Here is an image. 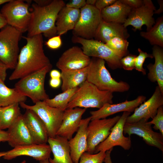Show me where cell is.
<instances>
[{
  "label": "cell",
  "instance_id": "obj_1",
  "mask_svg": "<svg viewBox=\"0 0 163 163\" xmlns=\"http://www.w3.org/2000/svg\"><path fill=\"white\" fill-rule=\"evenodd\" d=\"M22 37L26 43L19 52L16 66L9 78L11 81L20 79L52 64L44 52L42 34Z\"/></svg>",
  "mask_w": 163,
  "mask_h": 163
},
{
  "label": "cell",
  "instance_id": "obj_2",
  "mask_svg": "<svg viewBox=\"0 0 163 163\" xmlns=\"http://www.w3.org/2000/svg\"><path fill=\"white\" fill-rule=\"evenodd\" d=\"M66 4L62 0H53L49 5L40 6L32 4L31 17L27 37L43 34L48 38L57 35L56 22L58 14Z\"/></svg>",
  "mask_w": 163,
  "mask_h": 163
},
{
  "label": "cell",
  "instance_id": "obj_3",
  "mask_svg": "<svg viewBox=\"0 0 163 163\" xmlns=\"http://www.w3.org/2000/svg\"><path fill=\"white\" fill-rule=\"evenodd\" d=\"M113 97V93L101 90L86 81L71 98L67 109L78 107L99 109L106 104H112Z\"/></svg>",
  "mask_w": 163,
  "mask_h": 163
},
{
  "label": "cell",
  "instance_id": "obj_4",
  "mask_svg": "<svg viewBox=\"0 0 163 163\" xmlns=\"http://www.w3.org/2000/svg\"><path fill=\"white\" fill-rule=\"evenodd\" d=\"M103 59L92 57L89 65L86 81L99 89L114 92H123L128 91L130 85L123 81L117 82L111 76Z\"/></svg>",
  "mask_w": 163,
  "mask_h": 163
},
{
  "label": "cell",
  "instance_id": "obj_5",
  "mask_svg": "<svg viewBox=\"0 0 163 163\" xmlns=\"http://www.w3.org/2000/svg\"><path fill=\"white\" fill-rule=\"evenodd\" d=\"M52 68V64L26 76L16 83L14 88L22 95L29 97L34 104L49 98L44 88L46 75Z\"/></svg>",
  "mask_w": 163,
  "mask_h": 163
},
{
  "label": "cell",
  "instance_id": "obj_6",
  "mask_svg": "<svg viewBox=\"0 0 163 163\" xmlns=\"http://www.w3.org/2000/svg\"><path fill=\"white\" fill-rule=\"evenodd\" d=\"M22 35L20 31L8 24L0 31V61L8 69H14L17 65Z\"/></svg>",
  "mask_w": 163,
  "mask_h": 163
},
{
  "label": "cell",
  "instance_id": "obj_7",
  "mask_svg": "<svg viewBox=\"0 0 163 163\" xmlns=\"http://www.w3.org/2000/svg\"><path fill=\"white\" fill-rule=\"evenodd\" d=\"M30 1L10 0L4 4L0 10L7 24L22 34L27 31L30 24L31 13L29 7Z\"/></svg>",
  "mask_w": 163,
  "mask_h": 163
},
{
  "label": "cell",
  "instance_id": "obj_8",
  "mask_svg": "<svg viewBox=\"0 0 163 163\" xmlns=\"http://www.w3.org/2000/svg\"><path fill=\"white\" fill-rule=\"evenodd\" d=\"M73 43L80 44L84 53L89 57H96L104 60L112 69L122 68L120 63L122 56L109 48L106 43L94 39H86L73 36Z\"/></svg>",
  "mask_w": 163,
  "mask_h": 163
},
{
  "label": "cell",
  "instance_id": "obj_9",
  "mask_svg": "<svg viewBox=\"0 0 163 163\" xmlns=\"http://www.w3.org/2000/svg\"><path fill=\"white\" fill-rule=\"evenodd\" d=\"M26 110L34 112L41 119L46 129L49 138H53L61 124L64 111L48 105L44 101L37 102L34 105H30L25 103L19 104Z\"/></svg>",
  "mask_w": 163,
  "mask_h": 163
},
{
  "label": "cell",
  "instance_id": "obj_10",
  "mask_svg": "<svg viewBox=\"0 0 163 163\" xmlns=\"http://www.w3.org/2000/svg\"><path fill=\"white\" fill-rule=\"evenodd\" d=\"M101 20V11L95 6L86 5L80 9L79 19L72 30L73 36L93 39Z\"/></svg>",
  "mask_w": 163,
  "mask_h": 163
},
{
  "label": "cell",
  "instance_id": "obj_11",
  "mask_svg": "<svg viewBox=\"0 0 163 163\" xmlns=\"http://www.w3.org/2000/svg\"><path fill=\"white\" fill-rule=\"evenodd\" d=\"M120 116L91 120L87 127V152L94 154L96 147L104 141L109 135L111 129Z\"/></svg>",
  "mask_w": 163,
  "mask_h": 163
},
{
  "label": "cell",
  "instance_id": "obj_12",
  "mask_svg": "<svg viewBox=\"0 0 163 163\" xmlns=\"http://www.w3.org/2000/svg\"><path fill=\"white\" fill-rule=\"evenodd\" d=\"M131 113L124 112L114 126L106 139L95 148L94 154L100 151L106 152L116 146H121L125 150H129L131 146L130 136L123 135V127L127 117Z\"/></svg>",
  "mask_w": 163,
  "mask_h": 163
},
{
  "label": "cell",
  "instance_id": "obj_13",
  "mask_svg": "<svg viewBox=\"0 0 163 163\" xmlns=\"http://www.w3.org/2000/svg\"><path fill=\"white\" fill-rule=\"evenodd\" d=\"M156 10L151 0H143V4L140 7L132 9L123 25L126 27L132 26L133 30L135 31L141 30L142 26L145 25L148 31L155 23L153 16Z\"/></svg>",
  "mask_w": 163,
  "mask_h": 163
},
{
  "label": "cell",
  "instance_id": "obj_14",
  "mask_svg": "<svg viewBox=\"0 0 163 163\" xmlns=\"http://www.w3.org/2000/svg\"><path fill=\"white\" fill-rule=\"evenodd\" d=\"M152 125L148 122L140 121L133 123H126L123 127V133L129 136L135 134L142 138L147 145L158 148L163 152V135L154 131Z\"/></svg>",
  "mask_w": 163,
  "mask_h": 163
},
{
  "label": "cell",
  "instance_id": "obj_15",
  "mask_svg": "<svg viewBox=\"0 0 163 163\" xmlns=\"http://www.w3.org/2000/svg\"><path fill=\"white\" fill-rule=\"evenodd\" d=\"M163 105V94L158 86L152 96L145 101L134 110L133 113L129 116L126 122L133 123L140 121L148 122L156 114L158 108Z\"/></svg>",
  "mask_w": 163,
  "mask_h": 163
},
{
  "label": "cell",
  "instance_id": "obj_16",
  "mask_svg": "<svg viewBox=\"0 0 163 163\" xmlns=\"http://www.w3.org/2000/svg\"><path fill=\"white\" fill-rule=\"evenodd\" d=\"M91 60L90 57L84 53L82 49L74 46L63 53L56 66L61 71L79 69L88 66Z\"/></svg>",
  "mask_w": 163,
  "mask_h": 163
},
{
  "label": "cell",
  "instance_id": "obj_17",
  "mask_svg": "<svg viewBox=\"0 0 163 163\" xmlns=\"http://www.w3.org/2000/svg\"><path fill=\"white\" fill-rule=\"evenodd\" d=\"M51 152L49 144H32L15 147L6 152L3 158L10 160L20 156H27L40 161L48 159Z\"/></svg>",
  "mask_w": 163,
  "mask_h": 163
},
{
  "label": "cell",
  "instance_id": "obj_18",
  "mask_svg": "<svg viewBox=\"0 0 163 163\" xmlns=\"http://www.w3.org/2000/svg\"><path fill=\"white\" fill-rule=\"evenodd\" d=\"M146 97L139 95L131 101L127 100L117 104H107L98 110L90 112L91 120L106 118L107 117L121 112H132L143 102Z\"/></svg>",
  "mask_w": 163,
  "mask_h": 163
},
{
  "label": "cell",
  "instance_id": "obj_19",
  "mask_svg": "<svg viewBox=\"0 0 163 163\" xmlns=\"http://www.w3.org/2000/svg\"><path fill=\"white\" fill-rule=\"evenodd\" d=\"M86 108L75 107L67 109L64 111L61 124L56 133L58 135L67 139L72 137L77 132Z\"/></svg>",
  "mask_w": 163,
  "mask_h": 163
},
{
  "label": "cell",
  "instance_id": "obj_20",
  "mask_svg": "<svg viewBox=\"0 0 163 163\" xmlns=\"http://www.w3.org/2000/svg\"><path fill=\"white\" fill-rule=\"evenodd\" d=\"M91 117L82 119L76 135L68 140L70 156L74 163H78L80 156L88 148L87 127Z\"/></svg>",
  "mask_w": 163,
  "mask_h": 163
},
{
  "label": "cell",
  "instance_id": "obj_21",
  "mask_svg": "<svg viewBox=\"0 0 163 163\" xmlns=\"http://www.w3.org/2000/svg\"><path fill=\"white\" fill-rule=\"evenodd\" d=\"M26 110L23 119L34 143L47 144L49 137L44 124L34 112Z\"/></svg>",
  "mask_w": 163,
  "mask_h": 163
},
{
  "label": "cell",
  "instance_id": "obj_22",
  "mask_svg": "<svg viewBox=\"0 0 163 163\" xmlns=\"http://www.w3.org/2000/svg\"><path fill=\"white\" fill-rule=\"evenodd\" d=\"M7 142L13 148L34 144L21 114L8 129Z\"/></svg>",
  "mask_w": 163,
  "mask_h": 163
},
{
  "label": "cell",
  "instance_id": "obj_23",
  "mask_svg": "<svg viewBox=\"0 0 163 163\" xmlns=\"http://www.w3.org/2000/svg\"><path fill=\"white\" fill-rule=\"evenodd\" d=\"M130 36L123 24L102 20L96 32L94 39L106 43L112 38L120 37L127 40Z\"/></svg>",
  "mask_w": 163,
  "mask_h": 163
},
{
  "label": "cell",
  "instance_id": "obj_24",
  "mask_svg": "<svg viewBox=\"0 0 163 163\" xmlns=\"http://www.w3.org/2000/svg\"><path fill=\"white\" fill-rule=\"evenodd\" d=\"M47 143L53 156V158L49 159L50 163H74L67 139L56 135L53 138H49Z\"/></svg>",
  "mask_w": 163,
  "mask_h": 163
},
{
  "label": "cell",
  "instance_id": "obj_25",
  "mask_svg": "<svg viewBox=\"0 0 163 163\" xmlns=\"http://www.w3.org/2000/svg\"><path fill=\"white\" fill-rule=\"evenodd\" d=\"M80 9L63 7L59 12L56 22L57 35L61 36L74 28L79 19Z\"/></svg>",
  "mask_w": 163,
  "mask_h": 163
},
{
  "label": "cell",
  "instance_id": "obj_26",
  "mask_svg": "<svg viewBox=\"0 0 163 163\" xmlns=\"http://www.w3.org/2000/svg\"><path fill=\"white\" fill-rule=\"evenodd\" d=\"M132 9L120 0H117L114 3L101 11V18L105 22L123 24Z\"/></svg>",
  "mask_w": 163,
  "mask_h": 163
},
{
  "label": "cell",
  "instance_id": "obj_27",
  "mask_svg": "<svg viewBox=\"0 0 163 163\" xmlns=\"http://www.w3.org/2000/svg\"><path fill=\"white\" fill-rule=\"evenodd\" d=\"M152 55L155 58L154 64L149 63L147 66L149 70L148 78L151 82H156L163 94V50L162 47L154 46Z\"/></svg>",
  "mask_w": 163,
  "mask_h": 163
},
{
  "label": "cell",
  "instance_id": "obj_28",
  "mask_svg": "<svg viewBox=\"0 0 163 163\" xmlns=\"http://www.w3.org/2000/svg\"><path fill=\"white\" fill-rule=\"evenodd\" d=\"M88 66L81 69L61 71V89L62 92L78 87L86 81Z\"/></svg>",
  "mask_w": 163,
  "mask_h": 163
},
{
  "label": "cell",
  "instance_id": "obj_29",
  "mask_svg": "<svg viewBox=\"0 0 163 163\" xmlns=\"http://www.w3.org/2000/svg\"><path fill=\"white\" fill-rule=\"evenodd\" d=\"M27 97L14 88L7 87L4 82L0 80V107H5L15 104L25 103Z\"/></svg>",
  "mask_w": 163,
  "mask_h": 163
},
{
  "label": "cell",
  "instance_id": "obj_30",
  "mask_svg": "<svg viewBox=\"0 0 163 163\" xmlns=\"http://www.w3.org/2000/svg\"><path fill=\"white\" fill-rule=\"evenodd\" d=\"M140 36L149 41L151 45L163 47V16L159 17L151 29L141 31Z\"/></svg>",
  "mask_w": 163,
  "mask_h": 163
},
{
  "label": "cell",
  "instance_id": "obj_31",
  "mask_svg": "<svg viewBox=\"0 0 163 163\" xmlns=\"http://www.w3.org/2000/svg\"><path fill=\"white\" fill-rule=\"evenodd\" d=\"M18 104L5 107L0 120V129H8L22 114Z\"/></svg>",
  "mask_w": 163,
  "mask_h": 163
},
{
  "label": "cell",
  "instance_id": "obj_32",
  "mask_svg": "<svg viewBox=\"0 0 163 163\" xmlns=\"http://www.w3.org/2000/svg\"><path fill=\"white\" fill-rule=\"evenodd\" d=\"M79 87L67 90L56 95L53 98H49L44 101L50 106L64 111L67 109L71 99Z\"/></svg>",
  "mask_w": 163,
  "mask_h": 163
},
{
  "label": "cell",
  "instance_id": "obj_33",
  "mask_svg": "<svg viewBox=\"0 0 163 163\" xmlns=\"http://www.w3.org/2000/svg\"><path fill=\"white\" fill-rule=\"evenodd\" d=\"M106 44L112 50L123 57L129 53L128 49L129 42L126 39L115 37L108 41Z\"/></svg>",
  "mask_w": 163,
  "mask_h": 163
},
{
  "label": "cell",
  "instance_id": "obj_34",
  "mask_svg": "<svg viewBox=\"0 0 163 163\" xmlns=\"http://www.w3.org/2000/svg\"><path fill=\"white\" fill-rule=\"evenodd\" d=\"M105 156L106 152L103 151L93 154L85 152L80 156L78 163H103Z\"/></svg>",
  "mask_w": 163,
  "mask_h": 163
},
{
  "label": "cell",
  "instance_id": "obj_35",
  "mask_svg": "<svg viewBox=\"0 0 163 163\" xmlns=\"http://www.w3.org/2000/svg\"><path fill=\"white\" fill-rule=\"evenodd\" d=\"M139 54L136 56L135 59V69L137 71L141 72L144 75L146 74V70L143 67L144 63L146 58H153L152 54L148 53L142 51L140 48L138 49Z\"/></svg>",
  "mask_w": 163,
  "mask_h": 163
},
{
  "label": "cell",
  "instance_id": "obj_36",
  "mask_svg": "<svg viewBox=\"0 0 163 163\" xmlns=\"http://www.w3.org/2000/svg\"><path fill=\"white\" fill-rule=\"evenodd\" d=\"M152 120L148 123L153 124V128L156 130H158L163 135V106L160 107L156 115L152 118Z\"/></svg>",
  "mask_w": 163,
  "mask_h": 163
},
{
  "label": "cell",
  "instance_id": "obj_37",
  "mask_svg": "<svg viewBox=\"0 0 163 163\" xmlns=\"http://www.w3.org/2000/svg\"><path fill=\"white\" fill-rule=\"evenodd\" d=\"M136 56L129 53L123 57L120 60L122 68L127 71H132L135 69V59Z\"/></svg>",
  "mask_w": 163,
  "mask_h": 163
},
{
  "label": "cell",
  "instance_id": "obj_38",
  "mask_svg": "<svg viewBox=\"0 0 163 163\" xmlns=\"http://www.w3.org/2000/svg\"><path fill=\"white\" fill-rule=\"evenodd\" d=\"M45 44L49 48L56 50L60 48L62 45L61 36L56 35L50 38L45 42Z\"/></svg>",
  "mask_w": 163,
  "mask_h": 163
},
{
  "label": "cell",
  "instance_id": "obj_39",
  "mask_svg": "<svg viewBox=\"0 0 163 163\" xmlns=\"http://www.w3.org/2000/svg\"><path fill=\"white\" fill-rule=\"evenodd\" d=\"M86 5L85 0H71L66 4L65 6L71 8L80 9Z\"/></svg>",
  "mask_w": 163,
  "mask_h": 163
},
{
  "label": "cell",
  "instance_id": "obj_40",
  "mask_svg": "<svg viewBox=\"0 0 163 163\" xmlns=\"http://www.w3.org/2000/svg\"><path fill=\"white\" fill-rule=\"evenodd\" d=\"M117 0H96L95 6L101 11L104 8L114 3Z\"/></svg>",
  "mask_w": 163,
  "mask_h": 163
},
{
  "label": "cell",
  "instance_id": "obj_41",
  "mask_svg": "<svg viewBox=\"0 0 163 163\" xmlns=\"http://www.w3.org/2000/svg\"><path fill=\"white\" fill-rule=\"evenodd\" d=\"M123 3L133 8L140 7L143 4V0H120Z\"/></svg>",
  "mask_w": 163,
  "mask_h": 163
},
{
  "label": "cell",
  "instance_id": "obj_42",
  "mask_svg": "<svg viewBox=\"0 0 163 163\" xmlns=\"http://www.w3.org/2000/svg\"><path fill=\"white\" fill-rule=\"evenodd\" d=\"M8 68L3 62L0 61V80L4 82L6 78L7 71Z\"/></svg>",
  "mask_w": 163,
  "mask_h": 163
},
{
  "label": "cell",
  "instance_id": "obj_43",
  "mask_svg": "<svg viewBox=\"0 0 163 163\" xmlns=\"http://www.w3.org/2000/svg\"><path fill=\"white\" fill-rule=\"evenodd\" d=\"M61 82L60 78H51L50 80L49 84L50 86L52 88H56L59 86Z\"/></svg>",
  "mask_w": 163,
  "mask_h": 163
},
{
  "label": "cell",
  "instance_id": "obj_44",
  "mask_svg": "<svg viewBox=\"0 0 163 163\" xmlns=\"http://www.w3.org/2000/svg\"><path fill=\"white\" fill-rule=\"evenodd\" d=\"M8 135L7 131L0 129V142H7Z\"/></svg>",
  "mask_w": 163,
  "mask_h": 163
},
{
  "label": "cell",
  "instance_id": "obj_45",
  "mask_svg": "<svg viewBox=\"0 0 163 163\" xmlns=\"http://www.w3.org/2000/svg\"><path fill=\"white\" fill-rule=\"evenodd\" d=\"M52 0H35L34 3L40 6H45L50 4Z\"/></svg>",
  "mask_w": 163,
  "mask_h": 163
},
{
  "label": "cell",
  "instance_id": "obj_46",
  "mask_svg": "<svg viewBox=\"0 0 163 163\" xmlns=\"http://www.w3.org/2000/svg\"><path fill=\"white\" fill-rule=\"evenodd\" d=\"M50 76L51 78H60L61 74L59 71L53 69L50 71Z\"/></svg>",
  "mask_w": 163,
  "mask_h": 163
},
{
  "label": "cell",
  "instance_id": "obj_47",
  "mask_svg": "<svg viewBox=\"0 0 163 163\" xmlns=\"http://www.w3.org/2000/svg\"><path fill=\"white\" fill-rule=\"evenodd\" d=\"M113 149L106 152V156L104 159L105 163H112L111 158V153Z\"/></svg>",
  "mask_w": 163,
  "mask_h": 163
},
{
  "label": "cell",
  "instance_id": "obj_48",
  "mask_svg": "<svg viewBox=\"0 0 163 163\" xmlns=\"http://www.w3.org/2000/svg\"><path fill=\"white\" fill-rule=\"evenodd\" d=\"M158 2L160 8L154 11V14H159L163 11V1L162 0H158Z\"/></svg>",
  "mask_w": 163,
  "mask_h": 163
},
{
  "label": "cell",
  "instance_id": "obj_49",
  "mask_svg": "<svg viewBox=\"0 0 163 163\" xmlns=\"http://www.w3.org/2000/svg\"><path fill=\"white\" fill-rule=\"evenodd\" d=\"M7 25L6 21L2 15L0 10V29H2Z\"/></svg>",
  "mask_w": 163,
  "mask_h": 163
},
{
  "label": "cell",
  "instance_id": "obj_50",
  "mask_svg": "<svg viewBox=\"0 0 163 163\" xmlns=\"http://www.w3.org/2000/svg\"><path fill=\"white\" fill-rule=\"evenodd\" d=\"M96 0H86V4L87 5L94 6Z\"/></svg>",
  "mask_w": 163,
  "mask_h": 163
},
{
  "label": "cell",
  "instance_id": "obj_51",
  "mask_svg": "<svg viewBox=\"0 0 163 163\" xmlns=\"http://www.w3.org/2000/svg\"><path fill=\"white\" fill-rule=\"evenodd\" d=\"M10 0H0V5L5 4L8 2Z\"/></svg>",
  "mask_w": 163,
  "mask_h": 163
},
{
  "label": "cell",
  "instance_id": "obj_52",
  "mask_svg": "<svg viewBox=\"0 0 163 163\" xmlns=\"http://www.w3.org/2000/svg\"><path fill=\"white\" fill-rule=\"evenodd\" d=\"M5 107H0V120L1 119V117L2 115V114L3 110L5 108Z\"/></svg>",
  "mask_w": 163,
  "mask_h": 163
},
{
  "label": "cell",
  "instance_id": "obj_53",
  "mask_svg": "<svg viewBox=\"0 0 163 163\" xmlns=\"http://www.w3.org/2000/svg\"><path fill=\"white\" fill-rule=\"evenodd\" d=\"M48 159L39 161V163H50Z\"/></svg>",
  "mask_w": 163,
  "mask_h": 163
},
{
  "label": "cell",
  "instance_id": "obj_54",
  "mask_svg": "<svg viewBox=\"0 0 163 163\" xmlns=\"http://www.w3.org/2000/svg\"><path fill=\"white\" fill-rule=\"evenodd\" d=\"M6 152H0V158L3 157L5 154Z\"/></svg>",
  "mask_w": 163,
  "mask_h": 163
}]
</instances>
